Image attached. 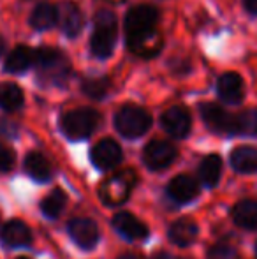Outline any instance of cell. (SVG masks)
<instances>
[{
	"mask_svg": "<svg viewBox=\"0 0 257 259\" xmlns=\"http://www.w3.org/2000/svg\"><path fill=\"white\" fill-rule=\"evenodd\" d=\"M162 14L155 4L139 2L130 6L124 14L122 30L127 52L141 60H153L166 48L161 23Z\"/></svg>",
	"mask_w": 257,
	"mask_h": 259,
	"instance_id": "6da1fadb",
	"label": "cell"
},
{
	"mask_svg": "<svg viewBox=\"0 0 257 259\" xmlns=\"http://www.w3.org/2000/svg\"><path fill=\"white\" fill-rule=\"evenodd\" d=\"M199 115L212 133L220 136H257V108L240 113L227 111L217 103H201Z\"/></svg>",
	"mask_w": 257,
	"mask_h": 259,
	"instance_id": "7a4b0ae2",
	"label": "cell"
},
{
	"mask_svg": "<svg viewBox=\"0 0 257 259\" xmlns=\"http://www.w3.org/2000/svg\"><path fill=\"white\" fill-rule=\"evenodd\" d=\"M120 37V25L115 11L100 7L92 14V34L88 41V52L93 60L106 62L113 58Z\"/></svg>",
	"mask_w": 257,
	"mask_h": 259,
	"instance_id": "3957f363",
	"label": "cell"
},
{
	"mask_svg": "<svg viewBox=\"0 0 257 259\" xmlns=\"http://www.w3.org/2000/svg\"><path fill=\"white\" fill-rule=\"evenodd\" d=\"M34 67L39 83L44 87H67L74 74L71 58L55 46H39L34 52Z\"/></svg>",
	"mask_w": 257,
	"mask_h": 259,
	"instance_id": "277c9868",
	"label": "cell"
},
{
	"mask_svg": "<svg viewBox=\"0 0 257 259\" xmlns=\"http://www.w3.org/2000/svg\"><path fill=\"white\" fill-rule=\"evenodd\" d=\"M102 122V115L97 109L81 106V108L69 109L60 116V131L71 141L88 140Z\"/></svg>",
	"mask_w": 257,
	"mask_h": 259,
	"instance_id": "5b68a950",
	"label": "cell"
},
{
	"mask_svg": "<svg viewBox=\"0 0 257 259\" xmlns=\"http://www.w3.org/2000/svg\"><path fill=\"white\" fill-rule=\"evenodd\" d=\"M153 116L146 108L134 103H125L117 109L113 116V125L125 140H137L151 129Z\"/></svg>",
	"mask_w": 257,
	"mask_h": 259,
	"instance_id": "8992f818",
	"label": "cell"
},
{
	"mask_svg": "<svg viewBox=\"0 0 257 259\" xmlns=\"http://www.w3.org/2000/svg\"><path fill=\"white\" fill-rule=\"evenodd\" d=\"M134 184H136V173L132 169L115 173L113 177H110L100 185V191H99L100 199L110 206L122 205L130 196Z\"/></svg>",
	"mask_w": 257,
	"mask_h": 259,
	"instance_id": "52a82bcc",
	"label": "cell"
},
{
	"mask_svg": "<svg viewBox=\"0 0 257 259\" xmlns=\"http://www.w3.org/2000/svg\"><path fill=\"white\" fill-rule=\"evenodd\" d=\"M215 94L224 104L240 106L247 97L243 76L236 71H226L219 74L215 81Z\"/></svg>",
	"mask_w": 257,
	"mask_h": 259,
	"instance_id": "ba28073f",
	"label": "cell"
},
{
	"mask_svg": "<svg viewBox=\"0 0 257 259\" xmlns=\"http://www.w3.org/2000/svg\"><path fill=\"white\" fill-rule=\"evenodd\" d=\"M59 27L67 39H78L86 27V16L74 0H62L57 4Z\"/></svg>",
	"mask_w": 257,
	"mask_h": 259,
	"instance_id": "9c48e42d",
	"label": "cell"
},
{
	"mask_svg": "<svg viewBox=\"0 0 257 259\" xmlns=\"http://www.w3.org/2000/svg\"><path fill=\"white\" fill-rule=\"evenodd\" d=\"M161 127L175 140H185L192 131V115L183 104H175L161 115Z\"/></svg>",
	"mask_w": 257,
	"mask_h": 259,
	"instance_id": "30bf717a",
	"label": "cell"
},
{
	"mask_svg": "<svg viewBox=\"0 0 257 259\" xmlns=\"http://www.w3.org/2000/svg\"><path fill=\"white\" fill-rule=\"evenodd\" d=\"M178 157V148L166 140H151L143 150V162L148 169H168Z\"/></svg>",
	"mask_w": 257,
	"mask_h": 259,
	"instance_id": "8fae6325",
	"label": "cell"
},
{
	"mask_svg": "<svg viewBox=\"0 0 257 259\" xmlns=\"http://www.w3.org/2000/svg\"><path fill=\"white\" fill-rule=\"evenodd\" d=\"M122 159H124V150L113 138L100 140L97 145H93L92 152H90V160L100 171L113 169L122 162Z\"/></svg>",
	"mask_w": 257,
	"mask_h": 259,
	"instance_id": "7c38bea8",
	"label": "cell"
},
{
	"mask_svg": "<svg viewBox=\"0 0 257 259\" xmlns=\"http://www.w3.org/2000/svg\"><path fill=\"white\" fill-rule=\"evenodd\" d=\"M67 229L72 242L81 247V249H93L97 245V242H99V229H97L95 222L90 221V219H72L69 222Z\"/></svg>",
	"mask_w": 257,
	"mask_h": 259,
	"instance_id": "4fadbf2b",
	"label": "cell"
},
{
	"mask_svg": "<svg viewBox=\"0 0 257 259\" xmlns=\"http://www.w3.org/2000/svg\"><path fill=\"white\" fill-rule=\"evenodd\" d=\"M168 196L178 205H187L199 196V185L189 175H178L169 182Z\"/></svg>",
	"mask_w": 257,
	"mask_h": 259,
	"instance_id": "5bb4252c",
	"label": "cell"
},
{
	"mask_svg": "<svg viewBox=\"0 0 257 259\" xmlns=\"http://www.w3.org/2000/svg\"><path fill=\"white\" fill-rule=\"evenodd\" d=\"M113 79L108 74L83 76L79 81V90L85 97L92 101H104L113 92Z\"/></svg>",
	"mask_w": 257,
	"mask_h": 259,
	"instance_id": "9a60e30c",
	"label": "cell"
},
{
	"mask_svg": "<svg viewBox=\"0 0 257 259\" xmlns=\"http://www.w3.org/2000/svg\"><path fill=\"white\" fill-rule=\"evenodd\" d=\"M113 228L124 236L125 240H130V242H136V240H143L148 236V228L143 221L136 217L132 213H127V211H122V213H117L113 217Z\"/></svg>",
	"mask_w": 257,
	"mask_h": 259,
	"instance_id": "2e32d148",
	"label": "cell"
},
{
	"mask_svg": "<svg viewBox=\"0 0 257 259\" xmlns=\"http://www.w3.org/2000/svg\"><path fill=\"white\" fill-rule=\"evenodd\" d=\"M28 25L37 32H46V30H52L53 27H57V25H59L57 4L39 2L37 6L32 9L30 16H28Z\"/></svg>",
	"mask_w": 257,
	"mask_h": 259,
	"instance_id": "e0dca14e",
	"label": "cell"
},
{
	"mask_svg": "<svg viewBox=\"0 0 257 259\" xmlns=\"http://www.w3.org/2000/svg\"><path fill=\"white\" fill-rule=\"evenodd\" d=\"M0 240L6 247H13V249H18V247H27L32 243V231L23 221H9L0 231Z\"/></svg>",
	"mask_w": 257,
	"mask_h": 259,
	"instance_id": "ac0fdd59",
	"label": "cell"
},
{
	"mask_svg": "<svg viewBox=\"0 0 257 259\" xmlns=\"http://www.w3.org/2000/svg\"><path fill=\"white\" fill-rule=\"evenodd\" d=\"M34 52L30 46L20 45L7 53L6 62H4V71L11 74H23L30 67H34Z\"/></svg>",
	"mask_w": 257,
	"mask_h": 259,
	"instance_id": "d6986e66",
	"label": "cell"
},
{
	"mask_svg": "<svg viewBox=\"0 0 257 259\" xmlns=\"http://www.w3.org/2000/svg\"><path fill=\"white\" fill-rule=\"evenodd\" d=\"M231 167L238 173L252 175L257 173V148L255 147H236L229 155Z\"/></svg>",
	"mask_w": 257,
	"mask_h": 259,
	"instance_id": "ffe728a7",
	"label": "cell"
},
{
	"mask_svg": "<svg viewBox=\"0 0 257 259\" xmlns=\"http://www.w3.org/2000/svg\"><path fill=\"white\" fill-rule=\"evenodd\" d=\"M197 224L192 221V219H180L175 224H171L169 228V240L173 243H176L178 247H189L192 245L197 238Z\"/></svg>",
	"mask_w": 257,
	"mask_h": 259,
	"instance_id": "44dd1931",
	"label": "cell"
},
{
	"mask_svg": "<svg viewBox=\"0 0 257 259\" xmlns=\"http://www.w3.org/2000/svg\"><path fill=\"white\" fill-rule=\"evenodd\" d=\"M197 175L199 180L202 182V185L208 189L215 187L220 182V175H222V159L217 154H210L199 162L197 166Z\"/></svg>",
	"mask_w": 257,
	"mask_h": 259,
	"instance_id": "7402d4cb",
	"label": "cell"
},
{
	"mask_svg": "<svg viewBox=\"0 0 257 259\" xmlns=\"http://www.w3.org/2000/svg\"><path fill=\"white\" fill-rule=\"evenodd\" d=\"M25 171L35 182H48L52 178V164L41 152H30L25 157Z\"/></svg>",
	"mask_w": 257,
	"mask_h": 259,
	"instance_id": "603a6c76",
	"label": "cell"
},
{
	"mask_svg": "<svg viewBox=\"0 0 257 259\" xmlns=\"http://www.w3.org/2000/svg\"><path fill=\"white\" fill-rule=\"evenodd\" d=\"M233 221L236 226L248 231L257 229V201L254 199H243L238 201L233 208Z\"/></svg>",
	"mask_w": 257,
	"mask_h": 259,
	"instance_id": "cb8c5ba5",
	"label": "cell"
},
{
	"mask_svg": "<svg viewBox=\"0 0 257 259\" xmlns=\"http://www.w3.org/2000/svg\"><path fill=\"white\" fill-rule=\"evenodd\" d=\"M25 104V96L23 90L16 85V83H0V108L4 111H18L20 108H23Z\"/></svg>",
	"mask_w": 257,
	"mask_h": 259,
	"instance_id": "d4e9b609",
	"label": "cell"
},
{
	"mask_svg": "<svg viewBox=\"0 0 257 259\" xmlns=\"http://www.w3.org/2000/svg\"><path fill=\"white\" fill-rule=\"evenodd\" d=\"M65 203H67L65 192L62 189H55V191H52L44 199H42L41 210L48 219H57L60 213H62V210L65 208Z\"/></svg>",
	"mask_w": 257,
	"mask_h": 259,
	"instance_id": "484cf974",
	"label": "cell"
},
{
	"mask_svg": "<svg viewBox=\"0 0 257 259\" xmlns=\"http://www.w3.org/2000/svg\"><path fill=\"white\" fill-rule=\"evenodd\" d=\"M166 67L171 72L175 78H187L189 74L194 72V64L192 58L187 53H176L166 60Z\"/></svg>",
	"mask_w": 257,
	"mask_h": 259,
	"instance_id": "4316f807",
	"label": "cell"
},
{
	"mask_svg": "<svg viewBox=\"0 0 257 259\" xmlns=\"http://www.w3.org/2000/svg\"><path fill=\"white\" fill-rule=\"evenodd\" d=\"M208 259H238V252L231 245L226 243H217L210 249Z\"/></svg>",
	"mask_w": 257,
	"mask_h": 259,
	"instance_id": "83f0119b",
	"label": "cell"
},
{
	"mask_svg": "<svg viewBox=\"0 0 257 259\" xmlns=\"http://www.w3.org/2000/svg\"><path fill=\"white\" fill-rule=\"evenodd\" d=\"M14 166V152L4 143H0V173H7Z\"/></svg>",
	"mask_w": 257,
	"mask_h": 259,
	"instance_id": "f1b7e54d",
	"label": "cell"
},
{
	"mask_svg": "<svg viewBox=\"0 0 257 259\" xmlns=\"http://www.w3.org/2000/svg\"><path fill=\"white\" fill-rule=\"evenodd\" d=\"M243 13L250 18H257V0H240Z\"/></svg>",
	"mask_w": 257,
	"mask_h": 259,
	"instance_id": "f546056e",
	"label": "cell"
},
{
	"mask_svg": "<svg viewBox=\"0 0 257 259\" xmlns=\"http://www.w3.org/2000/svg\"><path fill=\"white\" fill-rule=\"evenodd\" d=\"M155 259H178V257L171 256V254H168V252H161V254H157V256H155Z\"/></svg>",
	"mask_w": 257,
	"mask_h": 259,
	"instance_id": "4dcf8cb0",
	"label": "cell"
},
{
	"mask_svg": "<svg viewBox=\"0 0 257 259\" xmlns=\"http://www.w3.org/2000/svg\"><path fill=\"white\" fill-rule=\"evenodd\" d=\"M104 2L111 4V6H120V4H124L125 0H104Z\"/></svg>",
	"mask_w": 257,
	"mask_h": 259,
	"instance_id": "1f68e13d",
	"label": "cell"
},
{
	"mask_svg": "<svg viewBox=\"0 0 257 259\" xmlns=\"http://www.w3.org/2000/svg\"><path fill=\"white\" fill-rule=\"evenodd\" d=\"M118 259H137V257L132 256V254H125V256H122V257H118Z\"/></svg>",
	"mask_w": 257,
	"mask_h": 259,
	"instance_id": "d6a6232c",
	"label": "cell"
},
{
	"mask_svg": "<svg viewBox=\"0 0 257 259\" xmlns=\"http://www.w3.org/2000/svg\"><path fill=\"white\" fill-rule=\"evenodd\" d=\"M2 53H4V41L0 39V55H2Z\"/></svg>",
	"mask_w": 257,
	"mask_h": 259,
	"instance_id": "836d02e7",
	"label": "cell"
},
{
	"mask_svg": "<svg viewBox=\"0 0 257 259\" xmlns=\"http://www.w3.org/2000/svg\"><path fill=\"white\" fill-rule=\"evenodd\" d=\"M18 259H28V257H18Z\"/></svg>",
	"mask_w": 257,
	"mask_h": 259,
	"instance_id": "e575fe53",
	"label": "cell"
},
{
	"mask_svg": "<svg viewBox=\"0 0 257 259\" xmlns=\"http://www.w3.org/2000/svg\"><path fill=\"white\" fill-rule=\"evenodd\" d=\"M255 252H257V247H255Z\"/></svg>",
	"mask_w": 257,
	"mask_h": 259,
	"instance_id": "d590c367",
	"label": "cell"
}]
</instances>
